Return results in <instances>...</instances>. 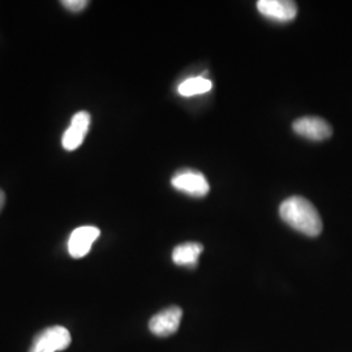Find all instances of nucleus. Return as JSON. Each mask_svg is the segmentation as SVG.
Listing matches in <instances>:
<instances>
[{
	"label": "nucleus",
	"mask_w": 352,
	"mask_h": 352,
	"mask_svg": "<svg viewBox=\"0 0 352 352\" xmlns=\"http://www.w3.org/2000/svg\"><path fill=\"white\" fill-rule=\"evenodd\" d=\"M279 214L289 226L307 236L315 238L322 231V219L315 205L300 196H292L282 202Z\"/></svg>",
	"instance_id": "f257e3e1"
},
{
	"label": "nucleus",
	"mask_w": 352,
	"mask_h": 352,
	"mask_svg": "<svg viewBox=\"0 0 352 352\" xmlns=\"http://www.w3.org/2000/svg\"><path fill=\"white\" fill-rule=\"evenodd\" d=\"M72 342L69 331L63 327H50L36 334L29 352L64 351Z\"/></svg>",
	"instance_id": "f03ea898"
},
{
	"label": "nucleus",
	"mask_w": 352,
	"mask_h": 352,
	"mask_svg": "<svg viewBox=\"0 0 352 352\" xmlns=\"http://www.w3.org/2000/svg\"><path fill=\"white\" fill-rule=\"evenodd\" d=\"M171 184L174 188L184 192L189 196L202 197L209 192V183L206 177L199 171L193 170H182L177 171L171 179Z\"/></svg>",
	"instance_id": "7ed1b4c3"
},
{
	"label": "nucleus",
	"mask_w": 352,
	"mask_h": 352,
	"mask_svg": "<svg viewBox=\"0 0 352 352\" xmlns=\"http://www.w3.org/2000/svg\"><path fill=\"white\" fill-rule=\"evenodd\" d=\"M183 311L180 307H168L160 314L153 316L149 321V329L157 337H170L175 334L180 327Z\"/></svg>",
	"instance_id": "20e7f679"
},
{
	"label": "nucleus",
	"mask_w": 352,
	"mask_h": 352,
	"mask_svg": "<svg viewBox=\"0 0 352 352\" xmlns=\"http://www.w3.org/2000/svg\"><path fill=\"white\" fill-rule=\"evenodd\" d=\"M90 113L87 111H78L71 119V126L67 128L62 138V145L67 151H74L80 148L88 135L90 126Z\"/></svg>",
	"instance_id": "39448f33"
},
{
	"label": "nucleus",
	"mask_w": 352,
	"mask_h": 352,
	"mask_svg": "<svg viewBox=\"0 0 352 352\" xmlns=\"http://www.w3.org/2000/svg\"><path fill=\"white\" fill-rule=\"evenodd\" d=\"M292 129L299 136L312 141H322L333 135V128L327 120L316 116H305L295 120Z\"/></svg>",
	"instance_id": "423d86ee"
},
{
	"label": "nucleus",
	"mask_w": 352,
	"mask_h": 352,
	"mask_svg": "<svg viewBox=\"0 0 352 352\" xmlns=\"http://www.w3.org/2000/svg\"><path fill=\"white\" fill-rule=\"evenodd\" d=\"M101 235L100 228L94 226L77 227L68 240V252L74 258H82L88 254L91 245Z\"/></svg>",
	"instance_id": "0eeeda50"
},
{
	"label": "nucleus",
	"mask_w": 352,
	"mask_h": 352,
	"mask_svg": "<svg viewBox=\"0 0 352 352\" xmlns=\"http://www.w3.org/2000/svg\"><path fill=\"white\" fill-rule=\"evenodd\" d=\"M257 10L266 19L278 23L292 21L298 13L296 3L289 0H260Z\"/></svg>",
	"instance_id": "6e6552de"
},
{
	"label": "nucleus",
	"mask_w": 352,
	"mask_h": 352,
	"mask_svg": "<svg viewBox=\"0 0 352 352\" xmlns=\"http://www.w3.org/2000/svg\"><path fill=\"white\" fill-rule=\"evenodd\" d=\"M202 251L204 247L200 243L180 244L173 251V261L179 266H196Z\"/></svg>",
	"instance_id": "1a4fd4ad"
},
{
	"label": "nucleus",
	"mask_w": 352,
	"mask_h": 352,
	"mask_svg": "<svg viewBox=\"0 0 352 352\" xmlns=\"http://www.w3.org/2000/svg\"><path fill=\"white\" fill-rule=\"evenodd\" d=\"M212 87H213V84H212L210 80L199 76V77H190V78H187L186 81H183L179 85L177 91L183 97H192V96H197V94H204V93L210 91Z\"/></svg>",
	"instance_id": "9d476101"
},
{
	"label": "nucleus",
	"mask_w": 352,
	"mask_h": 352,
	"mask_svg": "<svg viewBox=\"0 0 352 352\" xmlns=\"http://www.w3.org/2000/svg\"><path fill=\"white\" fill-rule=\"evenodd\" d=\"M88 0H63L62 6L69 12L78 13L88 7Z\"/></svg>",
	"instance_id": "9b49d317"
},
{
	"label": "nucleus",
	"mask_w": 352,
	"mask_h": 352,
	"mask_svg": "<svg viewBox=\"0 0 352 352\" xmlns=\"http://www.w3.org/2000/svg\"><path fill=\"white\" fill-rule=\"evenodd\" d=\"M4 204H6V193H4L3 189H0V212H1L3 206H4Z\"/></svg>",
	"instance_id": "f8f14e48"
}]
</instances>
